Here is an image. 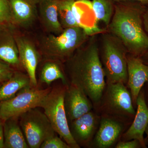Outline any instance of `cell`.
<instances>
[{
    "label": "cell",
    "mask_w": 148,
    "mask_h": 148,
    "mask_svg": "<svg viewBox=\"0 0 148 148\" xmlns=\"http://www.w3.org/2000/svg\"><path fill=\"white\" fill-rule=\"evenodd\" d=\"M64 66L69 83L81 89L92 103L99 106L106 82L97 35L90 36Z\"/></svg>",
    "instance_id": "cell-1"
},
{
    "label": "cell",
    "mask_w": 148,
    "mask_h": 148,
    "mask_svg": "<svg viewBox=\"0 0 148 148\" xmlns=\"http://www.w3.org/2000/svg\"><path fill=\"white\" fill-rule=\"evenodd\" d=\"M147 7L138 2H115L114 12L107 32L120 40L129 54L142 57L148 49L144 14Z\"/></svg>",
    "instance_id": "cell-2"
},
{
    "label": "cell",
    "mask_w": 148,
    "mask_h": 148,
    "mask_svg": "<svg viewBox=\"0 0 148 148\" xmlns=\"http://www.w3.org/2000/svg\"><path fill=\"white\" fill-rule=\"evenodd\" d=\"M42 58H51L64 64L90 36L79 27L64 29L56 36L41 29L32 32Z\"/></svg>",
    "instance_id": "cell-3"
},
{
    "label": "cell",
    "mask_w": 148,
    "mask_h": 148,
    "mask_svg": "<svg viewBox=\"0 0 148 148\" xmlns=\"http://www.w3.org/2000/svg\"><path fill=\"white\" fill-rule=\"evenodd\" d=\"M98 38L100 60L106 84L127 82L128 52L117 37L106 31Z\"/></svg>",
    "instance_id": "cell-4"
},
{
    "label": "cell",
    "mask_w": 148,
    "mask_h": 148,
    "mask_svg": "<svg viewBox=\"0 0 148 148\" xmlns=\"http://www.w3.org/2000/svg\"><path fill=\"white\" fill-rule=\"evenodd\" d=\"M67 86L52 88L46 96L40 108L50 121L56 132L68 144L71 148H79L72 136L64 107V96Z\"/></svg>",
    "instance_id": "cell-5"
},
{
    "label": "cell",
    "mask_w": 148,
    "mask_h": 148,
    "mask_svg": "<svg viewBox=\"0 0 148 148\" xmlns=\"http://www.w3.org/2000/svg\"><path fill=\"white\" fill-rule=\"evenodd\" d=\"M99 107L102 114L126 121L133 119L136 114L130 91L122 83L106 84Z\"/></svg>",
    "instance_id": "cell-6"
},
{
    "label": "cell",
    "mask_w": 148,
    "mask_h": 148,
    "mask_svg": "<svg viewBox=\"0 0 148 148\" xmlns=\"http://www.w3.org/2000/svg\"><path fill=\"white\" fill-rule=\"evenodd\" d=\"M38 108L31 109L18 117L19 123L29 148H40L42 143L56 134L45 113Z\"/></svg>",
    "instance_id": "cell-7"
},
{
    "label": "cell",
    "mask_w": 148,
    "mask_h": 148,
    "mask_svg": "<svg viewBox=\"0 0 148 148\" xmlns=\"http://www.w3.org/2000/svg\"><path fill=\"white\" fill-rule=\"evenodd\" d=\"M52 88L39 89L30 86L20 90L14 97L0 103V118L3 122L12 118L19 117L31 109L40 108Z\"/></svg>",
    "instance_id": "cell-8"
},
{
    "label": "cell",
    "mask_w": 148,
    "mask_h": 148,
    "mask_svg": "<svg viewBox=\"0 0 148 148\" xmlns=\"http://www.w3.org/2000/svg\"><path fill=\"white\" fill-rule=\"evenodd\" d=\"M13 33L18 47L19 61L27 72L32 87H37L36 72L42 58L32 33L21 31L13 26Z\"/></svg>",
    "instance_id": "cell-9"
},
{
    "label": "cell",
    "mask_w": 148,
    "mask_h": 148,
    "mask_svg": "<svg viewBox=\"0 0 148 148\" xmlns=\"http://www.w3.org/2000/svg\"><path fill=\"white\" fill-rule=\"evenodd\" d=\"M12 24L16 29L29 33L36 30L39 23L38 4L39 0H8Z\"/></svg>",
    "instance_id": "cell-10"
},
{
    "label": "cell",
    "mask_w": 148,
    "mask_h": 148,
    "mask_svg": "<svg viewBox=\"0 0 148 148\" xmlns=\"http://www.w3.org/2000/svg\"><path fill=\"white\" fill-rule=\"evenodd\" d=\"M126 121L102 114L100 124L90 147L108 148L114 146L124 133Z\"/></svg>",
    "instance_id": "cell-11"
},
{
    "label": "cell",
    "mask_w": 148,
    "mask_h": 148,
    "mask_svg": "<svg viewBox=\"0 0 148 148\" xmlns=\"http://www.w3.org/2000/svg\"><path fill=\"white\" fill-rule=\"evenodd\" d=\"M101 116L91 111L69 122L72 136L80 147H90L98 130Z\"/></svg>",
    "instance_id": "cell-12"
},
{
    "label": "cell",
    "mask_w": 148,
    "mask_h": 148,
    "mask_svg": "<svg viewBox=\"0 0 148 148\" xmlns=\"http://www.w3.org/2000/svg\"><path fill=\"white\" fill-rule=\"evenodd\" d=\"M64 103L69 123L92 111L93 108L92 103L87 95L71 84L66 87Z\"/></svg>",
    "instance_id": "cell-13"
},
{
    "label": "cell",
    "mask_w": 148,
    "mask_h": 148,
    "mask_svg": "<svg viewBox=\"0 0 148 148\" xmlns=\"http://www.w3.org/2000/svg\"><path fill=\"white\" fill-rule=\"evenodd\" d=\"M136 114L132 124L122 134L121 141L137 140L142 147L147 148L144 135L148 124V107L147 106L144 91L141 90L136 102Z\"/></svg>",
    "instance_id": "cell-14"
},
{
    "label": "cell",
    "mask_w": 148,
    "mask_h": 148,
    "mask_svg": "<svg viewBox=\"0 0 148 148\" xmlns=\"http://www.w3.org/2000/svg\"><path fill=\"white\" fill-rule=\"evenodd\" d=\"M127 85L130 90L134 107L143 86L148 82V65L141 57L127 53Z\"/></svg>",
    "instance_id": "cell-15"
},
{
    "label": "cell",
    "mask_w": 148,
    "mask_h": 148,
    "mask_svg": "<svg viewBox=\"0 0 148 148\" xmlns=\"http://www.w3.org/2000/svg\"><path fill=\"white\" fill-rule=\"evenodd\" d=\"M58 0H39L38 4V19L43 32L56 35L64 31L58 18Z\"/></svg>",
    "instance_id": "cell-16"
},
{
    "label": "cell",
    "mask_w": 148,
    "mask_h": 148,
    "mask_svg": "<svg viewBox=\"0 0 148 148\" xmlns=\"http://www.w3.org/2000/svg\"><path fill=\"white\" fill-rule=\"evenodd\" d=\"M0 60L16 70L23 69L12 25H7L0 30Z\"/></svg>",
    "instance_id": "cell-17"
},
{
    "label": "cell",
    "mask_w": 148,
    "mask_h": 148,
    "mask_svg": "<svg viewBox=\"0 0 148 148\" xmlns=\"http://www.w3.org/2000/svg\"><path fill=\"white\" fill-rule=\"evenodd\" d=\"M39 77L41 82L50 85L56 80L60 79L64 85L69 84L64 70V64L54 59L42 58L40 62Z\"/></svg>",
    "instance_id": "cell-18"
},
{
    "label": "cell",
    "mask_w": 148,
    "mask_h": 148,
    "mask_svg": "<svg viewBox=\"0 0 148 148\" xmlns=\"http://www.w3.org/2000/svg\"><path fill=\"white\" fill-rule=\"evenodd\" d=\"M18 120L12 118L3 122L4 148H29Z\"/></svg>",
    "instance_id": "cell-19"
},
{
    "label": "cell",
    "mask_w": 148,
    "mask_h": 148,
    "mask_svg": "<svg viewBox=\"0 0 148 148\" xmlns=\"http://www.w3.org/2000/svg\"><path fill=\"white\" fill-rule=\"evenodd\" d=\"M30 86L28 75L21 70H16L11 77L0 84V103L13 98L20 90Z\"/></svg>",
    "instance_id": "cell-20"
},
{
    "label": "cell",
    "mask_w": 148,
    "mask_h": 148,
    "mask_svg": "<svg viewBox=\"0 0 148 148\" xmlns=\"http://www.w3.org/2000/svg\"><path fill=\"white\" fill-rule=\"evenodd\" d=\"M75 0H58L57 12L60 24L63 29L79 27L74 13Z\"/></svg>",
    "instance_id": "cell-21"
},
{
    "label": "cell",
    "mask_w": 148,
    "mask_h": 148,
    "mask_svg": "<svg viewBox=\"0 0 148 148\" xmlns=\"http://www.w3.org/2000/svg\"><path fill=\"white\" fill-rule=\"evenodd\" d=\"M114 0H92L91 5L98 22H102L108 26L114 12Z\"/></svg>",
    "instance_id": "cell-22"
},
{
    "label": "cell",
    "mask_w": 148,
    "mask_h": 148,
    "mask_svg": "<svg viewBox=\"0 0 148 148\" xmlns=\"http://www.w3.org/2000/svg\"><path fill=\"white\" fill-rule=\"evenodd\" d=\"M0 24L12 25L11 12L8 0H0Z\"/></svg>",
    "instance_id": "cell-23"
},
{
    "label": "cell",
    "mask_w": 148,
    "mask_h": 148,
    "mask_svg": "<svg viewBox=\"0 0 148 148\" xmlns=\"http://www.w3.org/2000/svg\"><path fill=\"white\" fill-rule=\"evenodd\" d=\"M41 148H71L70 146L56 134L45 140L40 146Z\"/></svg>",
    "instance_id": "cell-24"
},
{
    "label": "cell",
    "mask_w": 148,
    "mask_h": 148,
    "mask_svg": "<svg viewBox=\"0 0 148 148\" xmlns=\"http://www.w3.org/2000/svg\"><path fill=\"white\" fill-rule=\"evenodd\" d=\"M16 70L8 64L0 60V84L9 79Z\"/></svg>",
    "instance_id": "cell-25"
},
{
    "label": "cell",
    "mask_w": 148,
    "mask_h": 148,
    "mask_svg": "<svg viewBox=\"0 0 148 148\" xmlns=\"http://www.w3.org/2000/svg\"><path fill=\"white\" fill-rule=\"evenodd\" d=\"M116 148H142L138 140H132L129 141H120L117 143Z\"/></svg>",
    "instance_id": "cell-26"
},
{
    "label": "cell",
    "mask_w": 148,
    "mask_h": 148,
    "mask_svg": "<svg viewBox=\"0 0 148 148\" xmlns=\"http://www.w3.org/2000/svg\"><path fill=\"white\" fill-rule=\"evenodd\" d=\"M144 23L145 29L148 36V7L147 8L145 13L144 14ZM143 62L148 65V49L144 55L141 57Z\"/></svg>",
    "instance_id": "cell-27"
},
{
    "label": "cell",
    "mask_w": 148,
    "mask_h": 148,
    "mask_svg": "<svg viewBox=\"0 0 148 148\" xmlns=\"http://www.w3.org/2000/svg\"><path fill=\"white\" fill-rule=\"evenodd\" d=\"M0 148H4L3 122L0 118Z\"/></svg>",
    "instance_id": "cell-28"
},
{
    "label": "cell",
    "mask_w": 148,
    "mask_h": 148,
    "mask_svg": "<svg viewBox=\"0 0 148 148\" xmlns=\"http://www.w3.org/2000/svg\"><path fill=\"white\" fill-rule=\"evenodd\" d=\"M115 2H117L122 1H134L138 2L148 7V0H114Z\"/></svg>",
    "instance_id": "cell-29"
},
{
    "label": "cell",
    "mask_w": 148,
    "mask_h": 148,
    "mask_svg": "<svg viewBox=\"0 0 148 148\" xmlns=\"http://www.w3.org/2000/svg\"><path fill=\"white\" fill-rule=\"evenodd\" d=\"M146 134L147 138H146L145 142L146 144L148 146V124L147 127H146L145 133Z\"/></svg>",
    "instance_id": "cell-30"
},
{
    "label": "cell",
    "mask_w": 148,
    "mask_h": 148,
    "mask_svg": "<svg viewBox=\"0 0 148 148\" xmlns=\"http://www.w3.org/2000/svg\"><path fill=\"white\" fill-rule=\"evenodd\" d=\"M7 26V25H2V24H0V30H1L2 29H3L4 27H5V26Z\"/></svg>",
    "instance_id": "cell-31"
},
{
    "label": "cell",
    "mask_w": 148,
    "mask_h": 148,
    "mask_svg": "<svg viewBox=\"0 0 148 148\" xmlns=\"http://www.w3.org/2000/svg\"><path fill=\"white\" fill-rule=\"evenodd\" d=\"M75 1H79V0H75Z\"/></svg>",
    "instance_id": "cell-32"
}]
</instances>
